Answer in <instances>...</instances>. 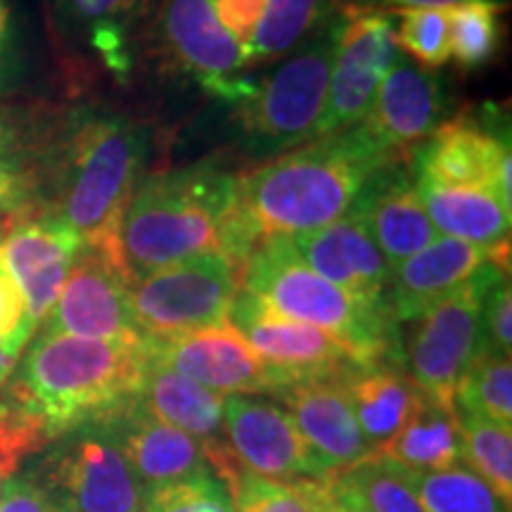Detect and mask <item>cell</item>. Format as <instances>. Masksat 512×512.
<instances>
[{
	"mask_svg": "<svg viewBox=\"0 0 512 512\" xmlns=\"http://www.w3.org/2000/svg\"><path fill=\"white\" fill-rule=\"evenodd\" d=\"M145 339L38 335L0 389V420L31 453L83 425L107 420L138 392Z\"/></svg>",
	"mask_w": 512,
	"mask_h": 512,
	"instance_id": "1",
	"label": "cell"
},
{
	"mask_svg": "<svg viewBox=\"0 0 512 512\" xmlns=\"http://www.w3.org/2000/svg\"><path fill=\"white\" fill-rule=\"evenodd\" d=\"M389 164L399 162L354 126L238 178L233 211L259 245L271 235L311 233L349 214L366 183Z\"/></svg>",
	"mask_w": 512,
	"mask_h": 512,
	"instance_id": "2",
	"label": "cell"
},
{
	"mask_svg": "<svg viewBox=\"0 0 512 512\" xmlns=\"http://www.w3.org/2000/svg\"><path fill=\"white\" fill-rule=\"evenodd\" d=\"M147 128L117 112H76L46 147L50 216L86 245H105L138 188Z\"/></svg>",
	"mask_w": 512,
	"mask_h": 512,
	"instance_id": "3",
	"label": "cell"
},
{
	"mask_svg": "<svg viewBox=\"0 0 512 512\" xmlns=\"http://www.w3.org/2000/svg\"><path fill=\"white\" fill-rule=\"evenodd\" d=\"M238 178L214 164L164 171L138 183L124 214L105 242L128 278L174 266L202 252L219 249L221 223L235 202Z\"/></svg>",
	"mask_w": 512,
	"mask_h": 512,
	"instance_id": "4",
	"label": "cell"
},
{
	"mask_svg": "<svg viewBox=\"0 0 512 512\" xmlns=\"http://www.w3.org/2000/svg\"><path fill=\"white\" fill-rule=\"evenodd\" d=\"M240 280L278 313L337 337L366 363L401 358L392 309L363 302L320 278L285 235L261 242L242 266Z\"/></svg>",
	"mask_w": 512,
	"mask_h": 512,
	"instance_id": "5",
	"label": "cell"
},
{
	"mask_svg": "<svg viewBox=\"0 0 512 512\" xmlns=\"http://www.w3.org/2000/svg\"><path fill=\"white\" fill-rule=\"evenodd\" d=\"M339 15H332L280 69L238 105L242 133L256 155L290 150L316 140L328 100Z\"/></svg>",
	"mask_w": 512,
	"mask_h": 512,
	"instance_id": "6",
	"label": "cell"
},
{
	"mask_svg": "<svg viewBox=\"0 0 512 512\" xmlns=\"http://www.w3.org/2000/svg\"><path fill=\"white\" fill-rule=\"evenodd\" d=\"M508 275V256L489 259L456 292L418 320L403 349L406 375L430 399L453 406L458 382L482 356V304L486 292Z\"/></svg>",
	"mask_w": 512,
	"mask_h": 512,
	"instance_id": "7",
	"label": "cell"
},
{
	"mask_svg": "<svg viewBox=\"0 0 512 512\" xmlns=\"http://www.w3.org/2000/svg\"><path fill=\"white\" fill-rule=\"evenodd\" d=\"M31 482L60 512H145L140 482L107 420L64 434Z\"/></svg>",
	"mask_w": 512,
	"mask_h": 512,
	"instance_id": "8",
	"label": "cell"
},
{
	"mask_svg": "<svg viewBox=\"0 0 512 512\" xmlns=\"http://www.w3.org/2000/svg\"><path fill=\"white\" fill-rule=\"evenodd\" d=\"M240 271L219 249L166 266L131 285V304L145 337H174L228 323Z\"/></svg>",
	"mask_w": 512,
	"mask_h": 512,
	"instance_id": "9",
	"label": "cell"
},
{
	"mask_svg": "<svg viewBox=\"0 0 512 512\" xmlns=\"http://www.w3.org/2000/svg\"><path fill=\"white\" fill-rule=\"evenodd\" d=\"M394 12L351 5L339 12L335 60L316 140L358 126L373 105L384 74L399 60Z\"/></svg>",
	"mask_w": 512,
	"mask_h": 512,
	"instance_id": "10",
	"label": "cell"
},
{
	"mask_svg": "<svg viewBox=\"0 0 512 512\" xmlns=\"http://www.w3.org/2000/svg\"><path fill=\"white\" fill-rule=\"evenodd\" d=\"M131 285L124 266L100 245H83L41 335H69L110 342H140L131 304Z\"/></svg>",
	"mask_w": 512,
	"mask_h": 512,
	"instance_id": "11",
	"label": "cell"
},
{
	"mask_svg": "<svg viewBox=\"0 0 512 512\" xmlns=\"http://www.w3.org/2000/svg\"><path fill=\"white\" fill-rule=\"evenodd\" d=\"M226 320L261 361L285 377L290 387L304 380L344 375L366 363L337 337L283 316L245 287L233 297Z\"/></svg>",
	"mask_w": 512,
	"mask_h": 512,
	"instance_id": "12",
	"label": "cell"
},
{
	"mask_svg": "<svg viewBox=\"0 0 512 512\" xmlns=\"http://www.w3.org/2000/svg\"><path fill=\"white\" fill-rule=\"evenodd\" d=\"M147 358L221 396L280 394L290 387L230 325L174 337H147Z\"/></svg>",
	"mask_w": 512,
	"mask_h": 512,
	"instance_id": "13",
	"label": "cell"
},
{
	"mask_svg": "<svg viewBox=\"0 0 512 512\" xmlns=\"http://www.w3.org/2000/svg\"><path fill=\"white\" fill-rule=\"evenodd\" d=\"M448 95L432 69L399 55L384 74L373 105L356 128L392 162H408L418 147L446 121Z\"/></svg>",
	"mask_w": 512,
	"mask_h": 512,
	"instance_id": "14",
	"label": "cell"
},
{
	"mask_svg": "<svg viewBox=\"0 0 512 512\" xmlns=\"http://www.w3.org/2000/svg\"><path fill=\"white\" fill-rule=\"evenodd\" d=\"M510 164V128L494 131L465 114L444 121L413 152L415 178L446 188L491 190L508 209H512Z\"/></svg>",
	"mask_w": 512,
	"mask_h": 512,
	"instance_id": "15",
	"label": "cell"
},
{
	"mask_svg": "<svg viewBox=\"0 0 512 512\" xmlns=\"http://www.w3.org/2000/svg\"><path fill=\"white\" fill-rule=\"evenodd\" d=\"M159 36L171 60L202 88L238 105L254 93L252 81L235 76L247 67L245 53L223 29L214 0H164Z\"/></svg>",
	"mask_w": 512,
	"mask_h": 512,
	"instance_id": "16",
	"label": "cell"
},
{
	"mask_svg": "<svg viewBox=\"0 0 512 512\" xmlns=\"http://www.w3.org/2000/svg\"><path fill=\"white\" fill-rule=\"evenodd\" d=\"M226 441L235 463L273 482L325 479L283 403L264 396H228Z\"/></svg>",
	"mask_w": 512,
	"mask_h": 512,
	"instance_id": "17",
	"label": "cell"
},
{
	"mask_svg": "<svg viewBox=\"0 0 512 512\" xmlns=\"http://www.w3.org/2000/svg\"><path fill=\"white\" fill-rule=\"evenodd\" d=\"M344 375L304 380L275 394L292 415L323 477L339 475L377 453L358 427Z\"/></svg>",
	"mask_w": 512,
	"mask_h": 512,
	"instance_id": "18",
	"label": "cell"
},
{
	"mask_svg": "<svg viewBox=\"0 0 512 512\" xmlns=\"http://www.w3.org/2000/svg\"><path fill=\"white\" fill-rule=\"evenodd\" d=\"M83 245L86 242L72 228L64 226L48 211L41 214L29 211L5 233L0 247L19 290L27 299L29 316L36 328H41L55 306Z\"/></svg>",
	"mask_w": 512,
	"mask_h": 512,
	"instance_id": "19",
	"label": "cell"
},
{
	"mask_svg": "<svg viewBox=\"0 0 512 512\" xmlns=\"http://www.w3.org/2000/svg\"><path fill=\"white\" fill-rule=\"evenodd\" d=\"M290 240L304 264L320 278L363 302L392 309V268L354 214H344L330 226L294 235Z\"/></svg>",
	"mask_w": 512,
	"mask_h": 512,
	"instance_id": "20",
	"label": "cell"
},
{
	"mask_svg": "<svg viewBox=\"0 0 512 512\" xmlns=\"http://www.w3.org/2000/svg\"><path fill=\"white\" fill-rule=\"evenodd\" d=\"M406 164L382 166L349 211L361 221L392 271L439 238Z\"/></svg>",
	"mask_w": 512,
	"mask_h": 512,
	"instance_id": "21",
	"label": "cell"
},
{
	"mask_svg": "<svg viewBox=\"0 0 512 512\" xmlns=\"http://www.w3.org/2000/svg\"><path fill=\"white\" fill-rule=\"evenodd\" d=\"M508 245L479 247L456 238H437L392 271L389 306L394 323H413L453 294L489 259L508 256Z\"/></svg>",
	"mask_w": 512,
	"mask_h": 512,
	"instance_id": "22",
	"label": "cell"
},
{
	"mask_svg": "<svg viewBox=\"0 0 512 512\" xmlns=\"http://www.w3.org/2000/svg\"><path fill=\"white\" fill-rule=\"evenodd\" d=\"M107 425L147 491L214 472L200 441L145 411L136 396Z\"/></svg>",
	"mask_w": 512,
	"mask_h": 512,
	"instance_id": "23",
	"label": "cell"
},
{
	"mask_svg": "<svg viewBox=\"0 0 512 512\" xmlns=\"http://www.w3.org/2000/svg\"><path fill=\"white\" fill-rule=\"evenodd\" d=\"M136 401L155 418L164 420L166 425L200 441L204 451L226 441V413H223L226 399L202 384L164 368L152 358L145 361Z\"/></svg>",
	"mask_w": 512,
	"mask_h": 512,
	"instance_id": "24",
	"label": "cell"
},
{
	"mask_svg": "<svg viewBox=\"0 0 512 512\" xmlns=\"http://www.w3.org/2000/svg\"><path fill=\"white\" fill-rule=\"evenodd\" d=\"M363 437L377 451L411 418L420 389L394 361L361 363L342 377Z\"/></svg>",
	"mask_w": 512,
	"mask_h": 512,
	"instance_id": "25",
	"label": "cell"
},
{
	"mask_svg": "<svg viewBox=\"0 0 512 512\" xmlns=\"http://www.w3.org/2000/svg\"><path fill=\"white\" fill-rule=\"evenodd\" d=\"M413 183L437 233L479 247L508 245L512 209L491 190L446 188L422 178H415Z\"/></svg>",
	"mask_w": 512,
	"mask_h": 512,
	"instance_id": "26",
	"label": "cell"
},
{
	"mask_svg": "<svg viewBox=\"0 0 512 512\" xmlns=\"http://www.w3.org/2000/svg\"><path fill=\"white\" fill-rule=\"evenodd\" d=\"M377 453L408 472H434L463 463L456 411L420 392L411 418Z\"/></svg>",
	"mask_w": 512,
	"mask_h": 512,
	"instance_id": "27",
	"label": "cell"
},
{
	"mask_svg": "<svg viewBox=\"0 0 512 512\" xmlns=\"http://www.w3.org/2000/svg\"><path fill=\"white\" fill-rule=\"evenodd\" d=\"M332 17V0H268L264 17L245 48V62L264 64L302 46Z\"/></svg>",
	"mask_w": 512,
	"mask_h": 512,
	"instance_id": "28",
	"label": "cell"
},
{
	"mask_svg": "<svg viewBox=\"0 0 512 512\" xmlns=\"http://www.w3.org/2000/svg\"><path fill=\"white\" fill-rule=\"evenodd\" d=\"M403 472L425 512H510V505L465 463L434 472Z\"/></svg>",
	"mask_w": 512,
	"mask_h": 512,
	"instance_id": "29",
	"label": "cell"
},
{
	"mask_svg": "<svg viewBox=\"0 0 512 512\" xmlns=\"http://www.w3.org/2000/svg\"><path fill=\"white\" fill-rule=\"evenodd\" d=\"M456 411V408H453ZM460 458L477 472L505 505L512 501V427L458 413Z\"/></svg>",
	"mask_w": 512,
	"mask_h": 512,
	"instance_id": "30",
	"label": "cell"
},
{
	"mask_svg": "<svg viewBox=\"0 0 512 512\" xmlns=\"http://www.w3.org/2000/svg\"><path fill=\"white\" fill-rule=\"evenodd\" d=\"M458 413L512 427V361L510 356L482 354L467 368L453 394Z\"/></svg>",
	"mask_w": 512,
	"mask_h": 512,
	"instance_id": "31",
	"label": "cell"
},
{
	"mask_svg": "<svg viewBox=\"0 0 512 512\" xmlns=\"http://www.w3.org/2000/svg\"><path fill=\"white\" fill-rule=\"evenodd\" d=\"M332 477L339 479L366 512H425L403 467L382 453Z\"/></svg>",
	"mask_w": 512,
	"mask_h": 512,
	"instance_id": "32",
	"label": "cell"
},
{
	"mask_svg": "<svg viewBox=\"0 0 512 512\" xmlns=\"http://www.w3.org/2000/svg\"><path fill=\"white\" fill-rule=\"evenodd\" d=\"M143 0H53V12L64 34H86L93 48L124 64V24Z\"/></svg>",
	"mask_w": 512,
	"mask_h": 512,
	"instance_id": "33",
	"label": "cell"
},
{
	"mask_svg": "<svg viewBox=\"0 0 512 512\" xmlns=\"http://www.w3.org/2000/svg\"><path fill=\"white\" fill-rule=\"evenodd\" d=\"M448 48L460 69H482L501 50V5L465 3L446 12Z\"/></svg>",
	"mask_w": 512,
	"mask_h": 512,
	"instance_id": "34",
	"label": "cell"
},
{
	"mask_svg": "<svg viewBox=\"0 0 512 512\" xmlns=\"http://www.w3.org/2000/svg\"><path fill=\"white\" fill-rule=\"evenodd\" d=\"M394 27L396 43L425 69H439L451 60L448 48V15L446 10L413 8L396 10Z\"/></svg>",
	"mask_w": 512,
	"mask_h": 512,
	"instance_id": "35",
	"label": "cell"
},
{
	"mask_svg": "<svg viewBox=\"0 0 512 512\" xmlns=\"http://www.w3.org/2000/svg\"><path fill=\"white\" fill-rule=\"evenodd\" d=\"M145 512H235V501L216 472H209L150 489Z\"/></svg>",
	"mask_w": 512,
	"mask_h": 512,
	"instance_id": "36",
	"label": "cell"
},
{
	"mask_svg": "<svg viewBox=\"0 0 512 512\" xmlns=\"http://www.w3.org/2000/svg\"><path fill=\"white\" fill-rule=\"evenodd\" d=\"M34 332L36 325L29 316L27 299L19 290L15 275L3 256V247H0V342L22 354Z\"/></svg>",
	"mask_w": 512,
	"mask_h": 512,
	"instance_id": "37",
	"label": "cell"
},
{
	"mask_svg": "<svg viewBox=\"0 0 512 512\" xmlns=\"http://www.w3.org/2000/svg\"><path fill=\"white\" fill-rule=\"evenodd\" d=\"M482 354L510 356L512 349V290L510 278L498 283L486 292L482 304Z\"/></svg>",
	"mask_w": 512,
	"mask_h": 512,
	"instance_id": "38",
	"label": "cell"
},
{
	"mask_svg": "<svg viewBox=\"0 0 512 512\" xmlns=\"http://www.w3.org/2000/svg\"><path fill=\"white\" fill-rule=\"evenodd\" d=\"M36 150L38 145L29 128L8 107L0 105V166L12 171H34L29 162Z\"/></svg>",
	"mask_w": 512,
	"mask_h": 512,
	"instance_id": "39",
	"label": "cell"
},
{
	"mask_svg": "<svg viewBox=\"0 0 512 512\" xmlns=\"http://www.w3.org/2000/svg\"><path fill=\"white\" fill-rule=\"evenodd\" d=\"M268 0H214V10L223 29L240 43L242 53L252 41Z\"/></svg>",
	"mask_w": 512,
	"mask_h": 512,
	"instance_id": "40",
	"label": "cell"
},
{
	"mask_svg": "<svg viewBox=\"0 0 512 512\" xmlns=\"http://www.w3.org/2000/svg\"><path fill=\"white\" fill-rule=\"evenodd\" d=\"M36 188L38 181L34 171H12L0 166V221L29 214Z\"/></svg>",
	"mask_w": 512,
	"mask_h": 512,
	"instance_id": "41",
	"label": "cell"
},
{
	"mask_svg": "<svg viewBox=\"0 0 512 512\" xmlns=\"http://www.w3.org/2000/svg\"><path fill=\"white\" fill-rule=\"evenodd\" d=\"M0 512H60L29 477H10L0 494Z\"/></svg>",
	"mask_w": 512,
	"mask_h": 512,
	"instance_id": "42",
	"label": "cell"
},
{
	"mask_svg": "<svg viewBox=\"0 0 512 512\" xmlns=\"http://www.w3.org/2000/svg\"><path fill=\"white\" fill-rule=\"evenodd\" d=\"M309 512H366L337 477L311 479Z\"/></svg>",
	"mask_w": 512,
	"mask_h": 512,
	"instance_id": "43",
	"label": "cell"
},
{
	"mask_svg": "<svg viewBox=\"0 0 512 512\" xmlns=\"http://www.w3.org/2000/svg\"><path fill=\"white\" fill-rule=\"evenodd\" d=\"M373 3L387 5V8H399V10H413V8L446 10V8H456V5H465V3H494V5H501V3H505V0H373Z\"/></svg>",
	"mask_w": 512,
	"mask_h": 512,
	"instance_id": "44",
	"label": "cell"
},
{
	"mask_svg": "<svg viewBox=\"0 0 512 512\" xmlns=\"http://www.w3.org/2000/svg\"><path fill=\"white\" fill-rule=\"evenodd\" d=\"M22 79V64L17 62V57L8 53V50H0V93L15 91V86Z\"/></svg>",
	"mask_w": 512,
	"mask_h": 512,
	"instance_id": "45",
	"label": "cell"
},
{
	"mask_svg": "<svg viewBox=\"0 0 512 512\" xmlns=\"http://www.w3.org/2000/svg\"><path fill=\"white\" fill-rule=\"evenodd\" d=\"M17 358H19V351L10 349L8 344L0 342V389H3L5 382L10 380L12 370L17 366Z\"/></svg>",
	"mask_w": 512,
	"mask_h": 512,
	"instance_id": "46",
	"label": "cell"
},
{
	"mask_svg": "<svg viewBox=\"0 0 512 512\" xmlns=\"http://www.w3.org/2000/svg\"><path fill=\"white\" fill-rule=\"evenodd\" d=\"M8 22H10V10L5 5V0H0V50L5 48V36H8Z\"/></svg>",
	"mask_w": 512,
	"mask_h": 512,
	"instance_id": "47",
	"label": "cell"
},
{
	"mask_svg": "<svg viewBox=\"0 0 512 512\" xmlns=\"http://www.w3.org/2000/svg\"><path fill=\"white\" fill-rule=\"evenodd\" d=\"M12 475L8 470H5V467H0V494H3V486H5V482H8Z\"/></svg>",
	"mask_w": 512,
	"mask_h": 512,
	"instance_id": "48",
	"label": "cell"
},
{
	"mask_svg": "<svg viewBox=\"0 0 512 512\" xmlns=\"http://www.w3.org/2000/svg\"><path fill=\"white\" fill-rule=\"evenodd\" d=\"M8 223H5V221H0V240H3L5 238V233H8Z\"/></svg>",
	"mask_w": 512,
	"mask_h": 512,
	"instance_id": "49",
	"label": "cell"
}]
</instances>
